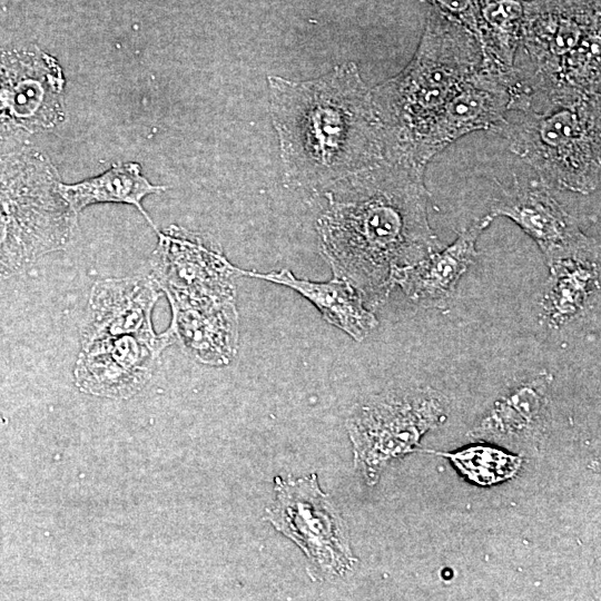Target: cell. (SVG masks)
I'll return each instance as SVG.
<instances>
[{
    "mask_svg": "<svg viewBox=\"0 0 601 601\" xmlns=\"http://www.w3.org/2000/svg\"><path fill=\"white\" fill-rule=\"evenodd\" d=\"M481 63L482 50L474 33L431 8L410 62L395 77L371 88L384 128V157L413 165L416 140Z\"/></svg>",
    "mask_w": 601,
    "mask_h": 601,
    "instance_id": "obj_4",
    "label": "cell"
},
{
    "mask_svg": "<svg viewBox=\"0 0 601 601\" xmlns=\"http://www.w3.org/2000/svg\"><path fill=\"white\" fill-rule=\"evenodd\" d=\"M540 298L543 324L559 329L584 313L600 292V258H568L548 265Z\"/></svg>",
    "mask_w": 601,
    "mask_h": 601,
    "instance_id": "obj_17",
    "label": "cell"
},
{
    "mask_svg": "<svg viewBox=\"0 0 601 601\" xmlns=\"http://www.w3.org/2000/svg\"><path fill=\"white\" fill-rule=\"evenodd\" d=\"M509 110L601 100V0H525Z\"/></svg>",
    "mask_w": 601,
    "mask_h": 601,
    "instance_id": "obj_3",
    "label": "cell"
},
{
    "mask_svg": "<svg viewBox=\"0 0 601 601\" xmlns=\"http://www.w3.org/2000/svg\"><path fill=\"white\" fill-rule=\"evenodd\" d=\"M238 273L240 276L265 279L296 290L317 307L326 322L357 342L366 338L378 325L357 289L337 276L329 282L317 283L299 279L287 268L269 273L238 268Z\"/></svg>",
    "mask_w": 601,
    "mask_h": 601,
    "instance_id": "obj_16",
    "label": "cell"
},
{
    "mask_svg": "<svg viewBox=\"0 0 601 601\" xmlns=\"http://www.w3.org/2000/svg\"><path fill=\"white\" fill-rule=\"evenodd\" d=\"M499 185L487 215L506 217L529 235L541 249L546 265L568 258H600L598 242L587 236L577 219L539 180Z\"/></svg>",
    "mask_w": 601,
    "mask_h": 601,
    "instance_id": "obj_9",
    "label": "cell"
},
{
    "mask_svg": "<svg viewBox=\"0 0 601 601\" xmlns=\"http://www.w3.org/2000/svg\"><path fill=\"white\" fill-rule=\"evenodd\" d=\"M173 343L167 331L124 334L82 345L76 375L82 388L104 395H126L148 377L160 351Z\"/></svg>",
    "mask_w": 601,
    "mask_h": 601,
    "instance_id": "obj_12",
    "label": "cell"
},
{
    "mask_svg": "<svg viewBox=\"0 0 601 601\" xmlns=\"http://www.w3.org/2000/svg\"><path fill=\"white\" fill-rule=\"evenodd\" d=\"M59 189L77 216L83 208L93 204H129L139 210L157 233L158 229L144 209L141 200L150 194L165 191L168 187L151 184L141 174L140 164L127 161L114 164L102 174L75 184L60 183Z\"/></svg>",
    "mask_w": 601,
    "mask_h": 601,
    "instance_id": "obj_18",
    "label": "cell"
},
{
    "mask_svg": "<svg viewBox=\"0 0 601 601\" xmlns=\"http://www.w3.org/2000/svg\"><path fill=\"white\" fill-rule=\"evenodd\" d=\"M159 290L152 276L96 282L81 328L82 345L124 334H155L151 313Z\"/></svg>",
    "mask_w": 601,
    "mask_h": 601,
    "instance_id": "obj_13",
    "label": "cell"
},
{
    "mask_svg": "<svg viewBox=\"0 0 601 601\" xmlns=\"http://www.w3.org/2000/svg\"><path fill=\"white\" fill-rule=\"evenodd\" d=\"M492 221L487 214L475 219L451 245L410 267L398 283L404 294L422 307L447 308L461 278L477 255V238Z\"/></svg>",
    "mask_w": 601,
    "mask_h": 601,
    "instance_id": "obj_15",
    "label": "cell"
},
{
    "mask_svg": "<svg viewBox=\"0 0 601 601\" xmlns=\"http://www.w3.org/2000/svg\"><path fill=\"white\" fill-rule=\"evenodd\" d=\"M450 457L470 480L489 485L512 477L521 465L520 457L487 446H473L456 453H442Z\"/></svg>",
    "mask_w": 601,
    "mask_h": 601,
    "instance_id": "obj_20",
    "label": "cell"
},
{
    "mask_svg": "<svg viewBox=\"0 0 601 601\" xmlns=\"http://www.w3.org/2000/svg\"><path fill=\"white\" fill-rule=\"evenodd\" d=\"M39 150L0 154V277L13 275L73 239L77 215Z\"/></svg>",
    "mask_w": 601,
    "mask_h": 601,
    "instance_id": "obj_5",
    "label": "cell"
},
{
    "mask_svg": "<svg viewBox=\"0 0 601 601\" xmlns=\"http://www.w3.org/2000/svg\"><path fill=\"white\" fill-rule=\"evenodd\" d=\"M65 82L58 60L46 51L0 49V147L60 126Z\"/></svg>",
    "mask_w": 601,
    "mask_h": 601,
    "instance_id": "obj_7",
    "label": "cell"
},
{
    "mask_svg": "<svg viewBox=\"0 0 601 601\" xmlns=\"http://www.w3.org/2000/svg\"><path fill=\"white\" fill-rule=\"evenodd\" d=\"M467 28L479 40V0H422Z\"/></svg>",
    "mask_w": 601,
    "mask_h": 601,
    "instance_id": "obj_21",
    "label": "cell"
},
{
    "mask_svg": "<svg viewBox=\"0 0 601 601\" xmlns=\"http://www.w3.org/2000/svg\"><path fill=\"white\" fill-rule=\"evenodd\" d=\"M267 81L289 187L321 190L384 158V128L355 62L311 80L269 76Z\"/></svg>",
    "mask_w": 601,
    "mask_h": 601,
    "instance_id": "obj_2",
    "label": "cell"
},
{
    "mask_svg": "<svg viewBox=\"0 0 601 601\" xmlns=\"http://www.w3.org/2000/svg\"><path fill=\"white\" fill-rule=\"evenodd\" d=\"M157 235L152 277L165 294L194 299H236L238 268L217 247L177 226L158 230Z\"/></svg>",
    "mask_w": 601,
    "mask_h": 601,
    "instance_id": "obj_10",
    "label": "cell"
},
{
    "mask_svg": "<svg viewBox=\"0 0 601 601\" xmlns=\"http://www.w3.org/2000/svg\"><path fill=\"white\" fill-rule=\"evenodd\" d=\"M550 189L588 195L601 178V100L542 112L508 110L491 130Z\"/></svg>",
    "mask_w": 601,
    "mask_h": 601,
    "instance_id": "obj_6",
    "label": "cell"
},
{
    "mask_svg": "<svg viewBox=\"0 0 601 601\" xmlns=\"http://www.w3.org/2000/svg\"><path fill=\"white\" fill-rule=\"evenodd\" d=\"M171 306L167 329L187 353L210 365H226L238 349L236 300L194 299L166 294Z\"/></svg>",
    "mask_w": 601,
    "mask_h": 601,
    "instance_id": "obj_14",
    "label": "cell"
},
{
    "mask_svg": "<svg viewBox=\"0 0 601 601\" xmlns=\"http://www.w3.org/2000/svg\"><path fill=\"white\" fill-rule=\"evenodd\" d=\"M509 102L508 79L480 68L416 140L411 152L412 164L426 169L437 154L463 136L491 131L508 112Z\"/></svg>",
    "mask_w": 601,
    "mask_h": 601,
    "instance_id": "obj_11",
    "label": "cell"
},
{
    "mask_svg": "<svg viewBox=\"0 0 601 601\" xmlns=\"http://www.w3.org/2000/svg\"><path fill=\"white\" fill-rule=\"evenodd\" d=\"M525 0H479L481 68L509 80L524 19Z\"/></svg>",
    "mask_w": 601,
    "mask_h": 601,
    "instance_id": "obj_19",
    "label": "cell"
},
{
    "mask_svg": "<svg viewBox=\"0 0 601 601\" xmlns=\"http://www.w3.org/2000/svg\"><path fill=\"white\" fill-rule=\"evenodd\" d=\"M424 173L384 157L318 190L322 254L370 306L383 304L410 267L442 248L428 223Z\"/></svg>",
    "mask_w": 601,
    "mask_h": 601,
    "instance_id": "obj_1",
    "label": "cell"
},
{
    "mask_svg": "<svg viewBox=\"0 0 601 601\" xmlns=\"http://www.w3.org/2000/svg\"><path fill=\"white\" fill-rule=\"evenodd\" d=\"M276 500L265 519L306 554L312 569L325 575H343L356 559L349 549L346 523L317 476L275 477Z\"/></svg>",
    "mask_w": 601,
    "mask_h": 601,
    "instance_id": "obj_8",
    "label": "cell"
}]
</instances>
